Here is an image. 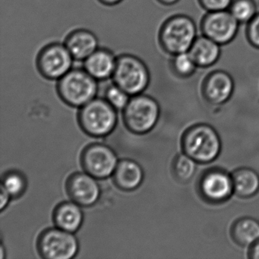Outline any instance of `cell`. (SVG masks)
I'll return each mask as SVG.
<instances>
[{
	"mask_svg": "<svg viewBox=\"0 0 259 259\" xmlns=\"http://www.w3.org/2000/svg\"><path fill=\"white\" fill-rule=\"evenodd\" d=\"M182 149L197 163H210L219 157L222 142L218 132L207 124H195L183 133Z\"/></svg>",
	"mask_w": 259,
	"mask_h": 259,
	"instance_id": "cell-1",
	"label": "cell"
},
{
	"mask_svg": "<svg viewBox=\"0 0 259 259\" xmlns=\"http://www.w3.org/2000/svg\"><path fill=\"white\" fill-rule=\"evenodd\" d=\"M195 21L186 15H174L160 27L158 42L161 49L169 55L189 52L197 38Z\"/></svg>",
	"mask_w": 259,
	"mask_h": 259,
	"instance_id": "cell-2",
	"label": "cell"
},
{
	"mask_svg": "<svg viewBox=\"0 0 259 259\" xmlns=\"http://www.w3.org/2000/svg\"><path fill=\"white\" fill-rule=\"evenodd\" d=\"M108 101L94 98L82 107L78 113L80 128L88 136L103 138L110 135L117 124V113Z\"/></svg>",
	"mask_w": 259,
	"mask_h": 259,
	"instance_id": "cell-3",
	"label": "cell"
},
{
	"mask_svg": "<svg viewBox=\"0 0 259 259\" xmlns=\"http://www.w3.org/2000/svg\"><path fill=\"white\" fill-rule=\"evenodd\" d=\"M98 92V81L84 68L72 69L57 80V94L60 99L70 107H82L95 98Z\"/></svg>",
	"mask_w": 259,
	"mask_h": 259,
	"instance_id": "cell-4",
	"label": "cell"
},
{
	"mask_svg": "<svg viewBox=\"0 0 259 259\" xmlns=\"http://www.w3.org/2000/svg\"><path fill=\"white\" fill-rule=\"evenodd\" d=\"M113 83L130 96L143 93L151 81V74L146 63L133 54L118 56L113 76Z\"/></svg>",
	"mask_w": 259,
	"mask_h": 259,
	"instance_id": "cell-5",
	"label": "cell"
},
{
	"mask_svg": "<svg viewBox=\"0 0 259 259\" xmlns=\"http://www.w3.org/2000/svg\"><path fill=\"white\" fill-rule=\"evenodd\" d=\"M160 113L158 102L152 97L140 94L130 98L122 110V120L133 134L145 135L154 128Z\"/></svg>",
	"mask_w": 259,
	"mask_h": 259,
	"instance_id": "cell-6",
	"label": "cell"
},
{
	"mask_svg": "<svg viewBox=\"0 0 259 259\" xmlns=\"http://www.w3.org/2000/svg\"><path fill=\"white\" fill-rule=\"evenodd\" d=\"M36 245L37 252L45 259H71L79 250L74 233L57 227L43 230L37 237Z\"/></svg>",
	"mask_w": 259,
	"mask_h": 259,
	"instance_id": "cell-7",
	"label": "cell"
},
{
	"mask_svg": "<svg viewBox=\"0 0 259 259\" xmlns=\"http://www.w3.org/2000/svg\"><path fill=\"white\" fill-rule=\"evenodd\" d=\"M196 189L200 198L210 204H223L234 193L231 174L219 167L205 169L197 181Z\"/></svg>",
	"mask_w": 259,
	"mask_h": 259,
	"instance_id": "cell-8",
	"label": "cell"
},
{
	"mask_svg": "<svg viewBox=\"0 0 259 259\" xmlns=\"http://www.w3.org/2000/svg\"><path fill=\"white\" fill-rule=\"evenodd\" d=\"M74 58L64 43L53 42L40 49L36 57V67L48 80H59L72 69Z\"/></svg>",
	"mask_w": 259,
	"mask_h": 259,
	"instance_id": "cell-9",
	"label": "cell"
},
{
	"mask_svg": "<svg viewBox=\"0 0 259 259\" xmlns=\"http://www.w3.org/2000/svg\"><path fill=\"white\" fill-rule=\"evenodd\" d=\"M118 162L115 151L101 143L87 145L80 156V163L84 172L97 180H104L113 175Z\"/></svg>",
	"mask_w": 259,
	"mask_h": 259,
	"instance_id": "cell-10",
	"label": "cell"
},
{
	"mask_svg": "<svg viewBox=\"0 0 259 259\" xmlns=\"http://www.w3.org/2000/svg\"><path fill=\"white\" fill-rule=\"evenodd\" d=\"M240 24L229 10L207 12L201 20V34L213 41L225 46L232 43L239 33Z\"/></svg>",
	"mask_w": 259,
	"mask_h": 259,
	"instance_id": "cell-11",
	"label": "cell"
},
{
	"mask_svg": "<svg viewBox=\"0 0 259 259\" xmlns=\"http://www.w3.org/2000/svg\"><path fill=\"white\" fill-rule=\"evenodd\" d=\"M66 191L71 201L81 207L93 206L101 195L97 179L85 172L71 174L66 180Z\"/></svg>",
	"mask_w": 259,
	"mask_h": 259,
	"instance_id": "cell-12",
	"label": "cell"
},
{
	"mask_svg": "<svg viewBox=\"0 0 259 259\" xmlns=\"http://www.w3.org/2000/svg\"><path fill=\"white\" fill-rule=\"evenodd\" d=\"M234 89V80L230 74L224 70H215L204 78L201 93L210 104L222 105L231 98Z\"/></svg>",
	"mask_w": 259,
	"mask_h": 259,
	"instance_id": "cell-13",
	"label": "cell"
},
{
	"mask_svg": "<svg viewBox=\"0 0 259 259\" xmlns=\"http://www.w3.org/2000/svg\"><path fill=\"white\" fill-rule=\"evenodd\" d=\"M64 45L74 60L84 62L99 48V41L90 30L78 28L71 31L64 40Z\"/></svg>",
	"mask_w": 259,
	"mask_h": 259,
	"instance_id": "cell-14",
	"label": "cell"
},
{
	"mask_svg": "<svg viewBox=\"0 0 259 259\" xmlns=\"http://www.w3.org/2000/svg\"><path fill=\"white\" fill-rule=\"evenodd\" d=\"M117 57L107 48H98L84 61L83 68L97 81L112 78Z\"/></svg>",
	"mask_w": 259,
	"mask_h": 259,
	"instance_id": "cell-15",
	"label": "cell"
},
{
	"mask_svg": "<svg viewBox=\"0 0 259 259\" xmlns=\"http://www.w3.org/2000/svg\"><path fill=\"white\" fill-rule=\"evenodd\" d=\"M144 171L133 160L122 159L118 162L113 174V181L116 187L125 192L136 190L142 185Z\"/></svg>",
	"mask_w": 259,
	"mask_h": 259,
	"instance_id": "cell-16",
	"label": "cell"
},
{
	"mask_svg": "<svg viewBox=\"0 0 259 259\" xmlns=\"http://www.w3.org/2000/svg\"><path fill=\"white\" fill-rule=\"evenodd\" d=\"M74 201H63L56 206L53 212V221L56 227L70 233H75L82 225L84 214Z\"/></svg>",
	"mask_w": 259,
	"mask_h": 259,
	"instance_id": "cell-17",
	"label": "cell"
},
{
	"mask_svg": "<svg viewBox=\"0 0 259 259\" xmlns=\"http://www.w3.org/2000/svg\"><path fill=\"white\" fill-rule=\"evenodd\" d=\"M189 53L198 68L207 69L214 66L219 61L221 56V46L201 34L195 39Z\"/></svg>",
	"mask_w": 259,
	"mask_h": 259,
	"instance_id": "cell-18",
	"label": "cell"
},
{
	"mask_svg": "<svg viewBox=\"0 0 259 259\" xmlns=\"http://www.w3.org/2000/svg\"><path fill=\"white\" fill-rule=\"evenodd\" d=\"M230 236L241 247H248L259 240V221L250 217L236 220L230 229Z\"/></svg>",
	"mask_w": 259,
	"mask_h": 259,
	"instance_id": "cell-19",
	"label": "cell"
},
{
	"mask_svg": "<svg viewBox=\"0 0 259 259\" xmlns=\"http://www.w3.org/2000/svg\"><path fill=\"white\" fill-rule=\"evenodd\" d=\"M231 175L234 193L239 198H251L259 192V174L254 169L241 167Z\"/></svg>",
	"mask_w": 259,
	"mask_h": 259,
	"instance_id": "cell-20",
	"label": "cell"
},
{
	"mask_svg": "<svg viewBox=\"0 0 259 259\" xmlns=\"http://www.w3.org/2000/svg\"><path fill=\"white\" fill-rule=\"evenodd\" d=\"M197 163L195 160L184 153L178 154L174 157L171 165L172 176L180 183H189L196 172Z\"/></svg>",
	"mask_w": 259,
	"mask_h": 259,
	"instance_id": "cell-21",
	"label": "cell"
},
{
	"mask_svg": "<svg viewBox=\"0 0 259 259\" xmlns=\"http://www.w3.org/2000/svg\"><path fill=\"white\" fill-rule=\"evenodd\" d=\"M2 187L13 199L21 198L26 192L28 180L25 174L19 170L7 171L2 177Z\"/></svg>",
	"mask_w": 259,
	"mask_h": 259,
	"instance_id": "cell-22",
	"label": "cell"
},
{
	"mask_svg": "<svg viewBox=\"0 0 259 259\" xmlns=\"http://www.w3.org/2000/svg\"><path fill=\"white\" fill-rule=\"evenodd\" d=\"M169 66L172 73L180 78H190L198 68L189 52L172 56Z\"/></svg>",
	"mask_w": 259,
	"mask_h": 259,
	"instance_id": "cell-23",
	"label": "cell"
},
{
	"mask_svg": "<svg viewBox=\"0 0 259 259\" xmlns=\"http://www.w3.org/2000/svg\"><path fill=\"white\" fill-rule=\"evenodd\" d=\"M228 10L240 25H247L257 13L254 0H233Z\"/></svg>",
	"mask_w": 259,
	"mask_h": 259,
	"instance_id": "cell-24",
	"label": "cell"
},
{
	"mask_svg": "<svg viewBox=\"0 0 259 259\" xmlns=\"http://www.w3.org/2000/svg\"><path fill=\"white\" fill-rule=\"evenodd\" d=\"M130 95L114 83L110 84L105 92V99L116 110H123L130 101Z\"/></svg>",
	"mask_w": 259,
	"mask_h": 259,
	"instance_id": "cell-25",
	"label": "cell"
},
{
	"mask_svg": "<svg viewBox=\"0 0 259 259\" xmlns=\"http://www.w3.org/2000/svg\"><path fill=\"white\" fill-rule=\"evenodd\" d=\"M245 37L252 48L259 50V13L247 24Z\"/></svg>",
	"mask_w": 259,
	"mask_h": 259,
	"instance_id": "cell-26",
	"label": "cell"
},
{
	"mask_svg": "<svg viewBox=\"0 0 259 259\" xmlns=\"http://www.w3.org/2000/svg\"><path fill=\"white\" fill-rule=\"evenodd\" d=\"M200 7L206 12L228 10L233 0H198Z\"/></svg>",
	"mask_w": 259,
	"mask_h": 259,
	"instance_id": "cell-27",
	"label": "cell"
},
{
	"mask_svg": "<svg viewBox=\"0 0 259 259\" xmlns=\"http://www.w3.org/2000/svg\"><path fill=\"white\" fill-rule=\"evenodd\" d=\"M11 198L10 194L7 192V190L4 187L1 186V203H0V210H1V211H3L7 207Z\"/></svg>",
	"mask_w": 259,
	"mask_h": 259,
	"instance_id": "cell-28",
	"label": "cell"
},
{
	"mask_svg": "<svg viewBox=\"0 0 259 259\" xmlns=\"http://www.w3.org/2000/svg\"><path fill=\"white\" fill-rule=\"evenodd\" d=\"M248 257L251 259H259V240L249 247Z\"/></svg>",
	"mask_w": 259,
	"mask_h": 259,
	"instance_id": "cell-29",
	"label": "cell"
},
{
	"mask_svg": "<svg viewBox=\"0 0 259 259\" xmlns=\"http://www.w3.org/2000/svg\"><path fill=\"white\" fill-rule=\"evenodd\" d=\"M123 0H98L100 4L107 7H114L122 3Z\"/></svg>",
	"mask_w": 259,
	"mask_h": 259,
	"instance_id": "cell-30",
	"label": "cell"
},
{
	"mask_svg": "<svg viewBox=\"0 0 259 259\" xmlns=\"http://www.w3.org/2000/svg\"><path fill=\"white\" fill-rule=\"evenodd\" d=\"M159 4L161 5L166 6V7H171V6L176 5L178 4L180 0H157Z\"/></svg>",
	"mask_w": 259,
	"mask_h": 259,
	"instance_id": "cell-31",
	"label": "cell"
}]
</instances>
